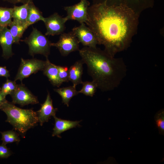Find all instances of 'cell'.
<instances>
[{
  "label": "cell",
  "mask_w": 164,
  "mask_h": 164,
  "mask_svg": "<svg viewBox=\"0 0 164 164\" xmlns=\"http://www.w3.org/2000/svg\"><path fill=\"white\" fill-rule=\"evenodd\" d=\"M90 4L87 0H80L73 5L64 7V9L67 14L66 18L67 21L74 20L80 24L86 23L88 20L87 9Z\"/></svg>",
  "instance_id": "52a82bcc"
},
{
  "label": "cell",
  "mask_w": 164,
  "mask_h": 164,
  "mask_svg": "<svg viewBox=\"0 0 164 164\" xmlns=\"http://www.w3.org/2000/svg\"><path fill=\"white\" fill-rule=\"evenodd\" d=\"M138 14L126 4H93L87 9L86 23L110 55L126 50L136 33Z\"/></svg>",
  "instance_id": "6da1fadb"
},
{
  "label": "cell",
  "mask_w": 164,
  "mask_h": 164,
  "mask_svg": "<svg viewBox=\"0 0 164 164\" xmlns=\"http://www.w3.org/2000/svg\"><path fill=\"white\" fill-rule=\"evenodd\" d=\"M23 41L28 45L29 53L31 56L40 54L48 57L52 43L36 28H33L29 36Z\"/></svg>",
  "instance_id": "277c9868"
},
{
  "label": "cell",
  "mask_w": 164,
  "mask_h": 164,
  "mask_svg": "<svg viewBox=\"0 0 164 164\" xmlns=\"http://www.w3.org/2000/svg\"><path fill=\"white\" fill-rule=\"evenodd\" d=\"M1 91L5 96L8 94H10V92L9 91L7 83L6 81L3 84L1 88Z\"/></svg>",
  "instance_id": "f1b7e54d"
},
{
  "label": "cell",
  "mask_w": 164,
  "mask_h": 164,
  "mask_svg": "<svg viewBox=\"0 0 164 164\" xmlns=\"http://www.w3.org/2000/svg\"><path fill=\"white\" fill-rule=\"evenodd\" d=\"M54 91L60 95L62 98V103L67 107H69V103L71 99L79 94L76 87L73 85L55 89Z\"/></svg>",
  "instance_id": "e0dca14e"
},
{
  "label": "cell",
  "mask_w": 164,
  "mask_h": 164,
  "mask_svg": "<svg viewBox=\"0 0 164 164\" xmlns=\"http://www.w3.org/2000/svg\"><path fill=\"white\" fill-rule=\"evenodd\" d=\"M81 89L78 91L79 93H82L84 95L93 97L96 92L97 86V84L93 81L82 82Z\"/></svg>",
  "instance_id": "7402d4cb"
},
{
  "label": "cell",
  "mask_w": 164,
  "mask_h": 164,
  "mask_svg": "<svg viewBox=\"0 0 164 164\" xmlns=\"http://www.w3.org/2000/svg\"><path fill=\"white\" fill-rule=\"evenodd\" d=\"M20 66L15 78V81L22 82L25 78L28 77L39 71L43 70L46 64L44 61L36 59H24L21 58Z\"/></svg>",
  "instance_id": "5b68a950"
},
{
  "label": "cell",
  "mask_w": 164,
  "mask_h": 164,
  "mask_svg": "<svg viewBox=\"0 0 164 164\" xmlns=\"http://www.w3.org/2000/svg\"><path fill=\"white\" fill-rule=\"evenodd\" d=\"M43 71V74L48 78L53 86L59 87L63 83L59 77L58 66L51 63L48 57L46 58V64Z\"/></svg>",
  "instance_id": "5bb4252c"
},
{
  "label": "cell",
  "mask_w": 164,
  "mask_h": 164,
  "mask_svg": "<svg viewBox=\"0 0 164 164\" xmlns=\"http://www.w3.org/2000/svg\"><path fill=\"white\" fill-rule=\"evenodd\" d=\"M1 90V88L0 87V90Z\"/></svg>",
  "instance_id": "4dcf8cb0"
},
{
  "label": "cell",
  "mask_w": 164,
  "mask_h": 164,
  "mask_svg": "<svg viewBox=\"0 0 164 164\" xmlns=\"http://www.w3.org/2000/svg\"><path fill=\"white\" fill-rule=\"evenodd\" d=\"M55 120V124L53 129L52 136H56L60 137V135L63 132L72 128L79 126V123L81 121H72L62 119L55 116L53 117Z\"/></svg>",
  "instance_id": "4fadbf2b"
},
{
  "label": "cell",
  "mask_w": 164,
  "mask_h": 164,
  "mask_svg": "<svg viewBox=\"0 0 164 164\" xmlns=\"http://www.w3.org/2000/svg\"><path fill=\"white\" fill-rule=\"evenodd\" d=\"M2 135L1 140L2 143L5 145L8 144L16 142L18 143L20 139L19 137V134L16 131L13 130L0 132Z\"/></svg>",
  "instance_id": "44dd1931"
},
{
  "label": "cell",
  "mask_w": 164,
  "mask_h": 164,
  "mask_svg": "<svg viewBox=\"0 0 164 164\" xmlns=\"http://www.w3.org/2000/svg\"><path fill=\"white\" fill-rule=\"evenodd\" d=\"M67 21L65 17H63L56 12L44 18L43 22L46 29L45 35L53 36L63 33L66 29L65 24Z\"/></svg>",
  "instance_id": "9c48e42d"
},
{
  "label": "cell",
  "mask_w": 164,
  "mask_h": 164,
  "mask_svg": "<svg viewBox=\"0 0 164 164\" xmlns=\"http://www.w3.org/2000/svg\"><path fill=\"white\" fill-rule=\"evenodd\" d=\"M28 3L23 4L20 6H14L13 8V20L27 24L28 13Z\"/></svg>",
  "instance_id": "d6986e66"
},
{
  "label": "cell",
  "mask_w": 164,
  "mask_h": 164,
  "mask_svg": "<svg viewBox=\"0 0 164 164\" xmlns=\"http://www.w3.org/2000/svg\"><path fill=\"white\" fill-rule=\"evenodd\" d=\"M79 43L72 31L61 34L59 40L56 43H51V46L56 47L62 56H66L71 52L79 51Z\"/></svg>",
  "instance_id": "8992f818"
},
{
  "label": "cell",
  "mask_w": 164,
  "mask_h": 164,
  "mask_svg": "<svg viewBox=\"0 0 164 164\" xmlns=\"http://www.w3.org/2000/svg\"><path fill=\"white\" fill-rule=\"evenodd\" d=\"M6 82L7 83L8 89L10 94L15 90L17 88V85L15 81H12L7 79Z\"/></svg>",
  "instance_id": "484cf974"
},
{
  "label": "cell",
  "mask_w": 164,
  "mask_h": 164,
  "mask_svg": "<svg viewBox=\"0 0 164 164\" xmlns=\"http://www.w3.org/2000/svg\"><path fill=\"white\" fill-rule=\"evenodd\" d=\"M10 76L9 71L5 67L0 66V76L4 77L7 79Z\"/></svg>",
  "instance_id": "4316f807"
},
{
  "label": "cell",
  "mask_w": 164,
  "mask_h": 164,
  "mask_svg": "<svg viewBox=\"0 0 164 164\" xmlns=\"http://www.w3.org/2000/svg\"><path fill=\"white\" fill-rule=\"evenodd\" d=\"M14 43V39L7 27L0 29V45L4 58L7 59L13 55L12 46Z\"/></svg>",
  "instance_id": "7c38bea8"
},
{
  "label": "cell",
  "mask_w": 164,
  "mask_h": 164,
  "mask_svg": "<svg viewBox=\"0 0 164 164\" xmlns=\"http://www.w3.org/2000/svg\"><path fill=\"white\" fill-rule=\"evenodd\" d=\"M3 1H5L10 3L11 4H16L17 3H21L23 4H25L31 1H32V0H2Z\"/></svg>",
  "instance_id": "83f0119b"
},
{
  "label": "cell",
  "mask_w": 164,
  "mask_h": 164,
  "mask_svg": "<svg viewBox=\"0 0 164 164\" xmlns=\"http://www.w3.org/2000/svg\"><path fill=\"white\" fill-rule=\"evenodd\" d=\"M13 8L0 7V29L7 27L12 22Z\"/></svg>",
  "instance_id": "ffe728a7"
},
{
  "label": "cell",
  "mask_w": 164,
  "mask_h": 164,
  "mask_svg": "<svg viewBox=\"0 0 164 164\" xmlns=\"http://www.w3.org/2000/svg\"><path fill=\"white\" fill-rule=\"evenodd\" d=\"M28 13L26 23L28 26L38 22L44 21L42 12L34 5L32 1L29 2Z\"/></svg>",
  "instance_id": "ac0fdd59"
},
{
  "label": "cell",
  "mask_w": 164,
  "mask_h": 164,
  "mask_svg": "<svg viewBox=\"0 0 164 164\" xmlns=\"http://www.w3.org/2000/svg\"><path fill=\"white\" fill-rule=\"evenodd\" d=\"M0 109L7 116L5 121L12 125L13 129L24 138L27 132L37 125V114L33 109H23L7 101L0 106Z\"/></svg>",
  "instance_id": "3957f363"
},
{
  "label": "cell",
  "mask_w": 164,
  "mask_h": 164,
  "mask_svg": "<svg viewBox=\"0 0 164 164\" xmlns=\"http://www.w3.org/2000/svg\"><path fill=\"white\" fill-rule=\"evenodd\" d=\"M9 26L14 39V43H19L24 32L29 27L28 25L13 20Z\"/></svg>",
  "instance_id": "2e32d148"
},
{
  "label": "cell",
  "mask_w": 164,
  "mask_h": 164,
  "mask_svg": "<svg viewBox=\"0 0 164 164\" xmlns=\"http://www.w3.org/2000/svg\"><path fill=\"white\" fill-rule=\"evenodd\" d=\"M59 78L63 83L68 82L69 81L68 69V67L58 66Z\"/></svg>",
  "instance_id": "cb8c5ba5"
},
{
  "label": "cell",
  "mask_w": 164,
  "mask_h": 164,
  "mask_svg": "<svg viewBox=\"0 0 164 164\" xmlns=\"http://www.w3.org/2000/svg\"><path fill=\"white\" fill-rule=\"evenodd\" d=\"M84 64L81 60L76 61L68 69L69 79L76 87L83 82L82 76L83 73V64Z\"/></svg>",
  "instance_id": "9a60e30c"
},
{
  "label": "cell",
  "mask_w": 164,
  "mask_h": 164,
  "mask_svg": "<svg viewBox=\"0 0 164 164\" xmlns=\"http://www.w3.org/2000/svg\"><path fill=\"white\" fill-rule=\"evenodd\" d=\"M88 73L102 91L118 87L126 75L127 67L121 58H115L105 50L84 46L79 50Z\"/></svg>",
  "instance_id": "7a4b0ae2"
},
{
  "label": "cell",
  "mask_w": 164,
  "mask_h": 164,
  "mask_svg": "<svg viewBox=\"0 0 164 164\" xmlns=\"http://www.w3.org/2000/svg\"><path fill=\"white\" fill-rule=\"evenodd\" d=\"M6 96L0 90V106L6 102L7 101L6 99Z\"/></svg>",
  "instance_id": "f546056e"
},
{
  "label": "cell",
  "mask_w": 164,
  "mask_h": 164,
  "mask_svg": "<svg viewBox=\"0 0 164 164\" xmlns=\"http://www.w3.org/2000/svg\"><path fill=\"white\" fill-rule=\"evenodd\" d=\"M57 110V108H54L50 94L48 92L45 101L41 104L40 108L36 111L40 125L42 126L44 122H48L51 116H56Z\"/></svg>",
  "instance_id": "8fae6325"
},
{
  "label": "cell",
  "mask_w": 164,
  "mask_h": 164,
  "mask_svg": "<svg viewBox=\"0 0 164 164\" xmlns=\"http://www.w3.org/2000/svg\"><path fill=\"white\" fill-rule=\"evenodd\" d=\"M10 95L12 99V103L22 106L39 103L37 97L23 84H18L16 89Z\"/></svg>",
  "instance_id": "ba28073f"
},
{
  "label": "cell",
  "mask_w": 164,
  "mask_h": 164,
  "mask_svg": "<svg viewBox=\"0 0 164 164\" xmlns=\"http://www.w3.org/2000/svg\"><path fill=\"white\" fill-rule=\"evenodd\" d=\"M12 153L6 145L2 143L0 145V158L6 159L10 156Z\"/></svg>",
  "instance_id": "d4e9b609"
},
{
  "label": "cell",
  "mask_w": 164,
  "mask_h": 164,
  "mask_svg": "<svg viewBox=\"0 0 164 164\" xmlns=\"http://www.w3.org/2000/svg\"><path fill=\"white\" fill-rule=\"evenodd\" d=\"M155 120L159 132L160 134L164 133V113L162 109L159 111L155 115Z\"/></svg>",
  "instance_id": "603a6c76"
},
{
  "label": "cell",
  "mask_w": 164,
  "mask_h": 164,
  "mask_svg": "<svg viewBox=\"0 0 164 164\" xmlns=\"http://www.w3.org/2000/svg\"><path fill=\"white\" fill-rule=\"evenodd\" d=\"M72 32L79 43L84 46L95 48L98 44L97 39L93 32L84 23L74 27Z\"/></svg>",
  "instance_id": "30bf717a"
}]
</instances>
